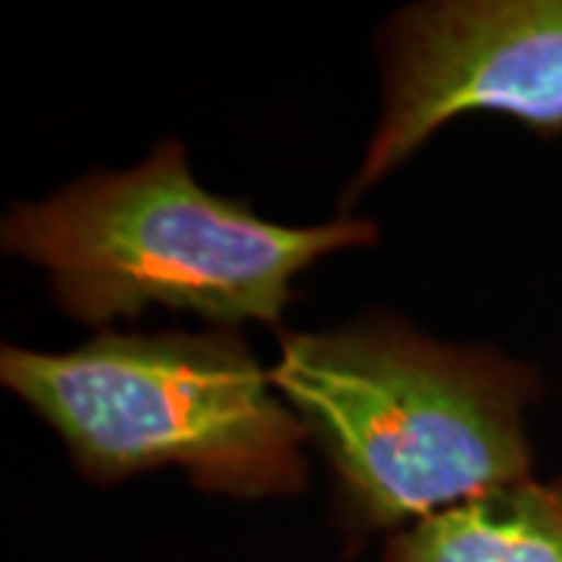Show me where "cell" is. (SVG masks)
<instances>
[{
  "label": "cell",
  "instance_id": "obj_1",
  "mask_svg": "<svg viewBox=\"0 0 562 562\" xmlns=\"http://www.w3.org/2000/svg\"><path fill=\"white\" fill-rule=\"evenodd\" d=\"M269 375L328 460L350 535L416 525L531 479L525 406L541 375L497 350L369 319L281 335Z\"/></svg>",
  "mask_w": 562,
  "mask_h": 562
},
{
  "label": "cell",
  "instance_id": "obj_2",
  "mask_svg": "<svg viewBox=\"0 0 562 562\" xmlns=\"http://www.w3.org/2000/svg\"><path fill=\"white\" fill-rule=\"evenodd\" d=\"M379 228L344 220L294 228L206 191L181 140L128 172H94L41 203H16L0 225L7 254L50 276L66 316L103 325L150 306L220 328L276 325L294 279L325 254L375 244Z\"/></svg>",
  "mask_w": 562,
  "mask_h": 562
},
{
  "label": "cell",
  "instance_id": "obj_3",
  "mask_svg": "<svg viewBox=\"0 0 562 562\" xmlns=\"http://www.w3.org/2000/svg\"><path fill=\"white\" fill-rule=\"evenodd\" d=\"M0 382L91 482L179 465L194 487L244 501L306 484V425L235 328L101 331L66 353L3 344Z\"/></svg>",
  "mask_w": 562,
  "mask_h": 562
},
{
  "label": "cell",
  "instance_id": "obj_4",
  "mask_svg": "<svg viewBox=\"0 0 562 562\" xmlns=\"http://www.w3.org/2000/svg\"><path fill=\"white\" fill-rule=\"evenodd\" d=\"M501 113L562 132V0H441L391 22L384 110L344 210L416 154L441 125Z\"/></svg>",
  "mask_w": 562,
  "mask_h": 562
},
{
  "label": "cell",
  "instance_id": "obj_5",
  "mask_svg": "<svg viewBox=\"0 0 562 562\" xmlns=\"http://www.w3.org/2000/svg\"><path fill=\"white\" fill-rule=\"evenodd\" d=\"M384 562H562V482L509 484L394 535Z\"/></svg>",
  "mask_w": 562,
  "mask_h": 562
}]
</instances>
